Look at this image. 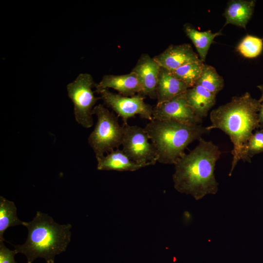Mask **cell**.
Returning a JSON list of instances; mask_svg holds the SVG:
<instances>
[{
    "mask_svg": "<svg viewBox=\"0 0 263 263\" xmlns=\"http://www.w3.org/2000/svg\"><path fill=\"white\" fill-rule=\"evenodd\" d=\"M236 49L244 57L255 58L258 56L263 51V40L257 37L248 35L242 39Z\"/></svg>",
    "mask_w": 263,
    "mask_h": 263,
    "instance_id": "44dd1931",
    "label": "cell"
},
{
    "mask_svg": "<svg viewBox=\"0 0 263 263\" xmlns=\"http://www.w3.org/2000/svg\"><path fill=\"white\" fill-rule=\"evenodd\" d=\"M17 210L13 202L0 197V242L5 241L3 234L7 228L18 225H23L24 222L18 218Z\"/></svg>",
    "mask_w": 263,
    "mask_h": 263,
    "instance_id": "ac0fdd59",
    "label": "cell"
},
{
    "mask_svg": "<svg viewBox=\"0 0 263 263\" xmlns=\"http://www.w3.org/2000/svg\"><path fill=\"white\" fill-rule=\"evenodd\" d=\"M54 263V262H48V263Z\"/></svg>",
    "mask_w": 263,
    "mask_h": 263,
    "instance_id": "484cf974",
    "label": "cell"
},
{
    "mask_svg": "<svg viewBox=\"0 0 263 263\" xmlns=\"http://www.w3.org/2000/svg\"><path fill=\"white\" fill-rule=\"evenodd\" d=\"M257 88L260 90L261 92V96L258 100L261 103H262L263 102V84L257 86Z\"/></svg>",
    "mask_w": 263,
    "mask_h": 263,
    "instance_id": "d4e9b609",
    "label": "cell"
},
{
    "mask_svg": "<svg viewBox=\"0 0 263 263\" xmlns=\"http://www.w3.org/2000/svg\"><path fill=\"white\" fill-rule=\"evenodd\" d=\"M17 254L15 250H11L0 242V263H17L15 260V255Z\"/></svg>",
    "mask_w": 263,
    "mask_h": 263,
    "instance_id": "603a6c76",
    "label": "cell"
},
{
    "mask_svg": "<svg viewBox=\"0 0 263 263\" xmlns=\"http://www.w3.org/2000/svg\"><path fill=\"white\" fill-rule=\"evenodd\" d=\"M184 31L195 47L200 59L205 61L214 39L221 35V32L212 33L211 30L200 31L188 24L184 26Z\"/></svg>",
    "mask_w": 263,
    "mask_h": 263,
    "instance_id": "e0dca14e",
    "label": "cell"
},
{
    "mask_svg": "<svg viewBox=\"0 0 263 263\" xmlns=\"http://www.w3.org/2000/svg\"><path fill=\"white\" fill-rule=\"evenodd\" d=\"M96 158L97 162V169L99 170L134 171L149 166L148 165L135 162L122 150L119 149Z\"/></svg>",
    "mask_w": 263,
    "mask_h": 263,
    "instance_id": "5bb4252c",
    "label": "cell"
},
{
    "mask_svg": "<svg viewBox=\"0 0 263 263\" xmlns=\"http://www.w3.org/2000/svg\"><path fill=\"white\" fill-rule=\"evenodd\" d=\"M196 147L175 163L173 181L178 192L199 200L218 190L214 171L221 151L212 141L201 137Z\"/></svg>",
    "mask_w": 263,
    "mask_h": 263,
    "instance_id": "7a4b0ae2",
    "label": "cell"
},
{
    "mask_svg": "<svg viewBox=\"0 0 263 263\" xmlns=\"http://www.w3.org/2000/svg\"><path fill=\"white\" fill-rule=\"evenodd\" d=\"M185 93L169 101L156 104L153 109V119L173 121L188 125L201 124L202 119L188 104Z\"/></svg>",
    "mask_w": 263,
    "mask_h": 263,
    "instance_id": "9c48e42d",
    "label": "cell"
},
{
    "mask_svg": "<svg viewBox=\"0 0 263 263\" xmlns=\"http://www.w3.org/2000/svg\"><path fill=\"white\" fill-rule=\"evenodd\" d=\"M23 225L28 229L26 240L14 247L17 253L26 257L27 263L39 258L46 263L54 262L55 257L64 252L71 241V224L60 225L40 211L37 212L31 221L24 222Z\"/></svg>",
    "mask_w": 263,
    "mask_h": 263,
    "instance_id": "3957f363",
    "label": "cell"
},
{
    "mask_svg": "<svg viewBox=\"0 0 263 263\" xmlns=\"http://www.w3.org/2000/svg\"><path fill=\"white\" fill-rule=\"evenodd\" d=\"M185 95L188 104L202 119L207 116L216 103V95L199 84L188 89Z\"/></svg>",
    "mask_w": 263,
    "mask_h": 263,
    "instance_id": "2e32d148",
    "label": "cell"
},
{
    "mask_svg": "<svg viewBox=\"0 0 263 263\" xmlns=\"http://www.w3.org/2000/svg\"><path fill=\"white\" fill-rule=\"evenodd\" d=\"M255 3L254 0H229L224 13L225 25L231 24L245 29L253 13Z\"/></svg>",
    "mask_w": 263,
    "mask_h": 263,
    "instance_id": "9a60e30c",
    "label": "cell"
},
{
    "mask_svg": "<svg viewBox=\"0 0 263 263\" xmlns=\"http://www.w3.org/2000/svg\"><path fill=\"white\" fill-rule=\"evenodd\" d=\"M196 84L202 86L216 95L223 90L225 83L223 77L217 73L214 67L205 64Z\"/></svg>",
    "mask_w": 263,
    "mask_h": 263,
    "instance_id": "d6986e66",
    "label": "cell"
},
{
    "mask_svg": "<svg viewBox=\"0 0 263 263\" xmlns=\"http://www.w3.org/2000/svg\"><path fill=\"white\" fill-rule=\"evenodd\" d=\"M153 58L160 67L171 72L186 64L200 59L188 43L170 45Z\"/></svg>",
    "mask_w": 263,
    "mask_h": 263,
    "instance_id": "8fae6325",
    "label": "cell"
},
{
    "mask_svg": "<svg viewBox=\"0 0 263 263\" xmlns=\"http://www.w3.org/2000/svg\"><path fill=\"white\" fill-rule=\"evenodd\" d=\"M144 128L156 150L157 162L174 165L185 154V150L190 143L210 131L201 124L188 125L153 119Z\"/></svg>",
    "mask_w": 263,
    "mask_h": 263,
    "instance_id": "277c9868",
    "label": "cell"
},
{
    "mask_svg": "<svg viewBox=\"0 0 263 263\" xmlns=\"http://www.w3.org/2000/svg\"><path fill=\"white\" fill-rule=\"evenodd\" d=\"M98 93L104 103L121 118L123 125L128 124L129 119L137 114L150 121L153 119V108L145 102V97L141 94L126 96L112 93L108 89L101 90Z\"/></svg>",
    "mask_w": 263,
    "mask_h": 263,
    "instance_id": "ba28073f",
    "label": "cell"
},
{
    "mask_svg": "<svg viewBox=\"0 0 263 263\" xmlns=\"http://www.w3.org/2000/svg\"><path fill=\"white\" fill-rule=\"evenodd\" d=\"M262 105L248 92L232 97L230 102L213 110L210 113V131L218 129L227 134L233 144V156L229 176L238 162H251L247 155V145L253 131L260 127L258 113Z\"/></svg>",
    "mask_w": 263,
    "mask_h": 263,
    "instance_id": "6da1fadb",
    "label": "cell"
},
{
    "mask_svg": "<svg viewBox=\"0 0 263 263\" xmlns=\"http://www.w3.org/2000/svg\"><path fill=\"white\" fill-rule=\"evenodd\" d=\"M123 125L122 150L137 163L155 165L158 159L156 150L144 128L128 124Z\"/></svg>",
    "mask_w": 263,
    "mask_h": 263,
    "instance_id": "52a82bcc",
    "label": "cell"
},
{
    "mask_svg": "<svg viewBox=\"0 0 263 263\" xmlns=\"http://www.w3.org/2000/svg\"><path fill=\"white\" fill-rule=\"evenodd\" d=\"M204 64V62L200 59L186 64L171 71V73L175 77L190 88L196 84Z\"/></svg>",
    "mask_w": 263,
    "mask_h": 263,
    "instance_id": "ffe728a7",
    "label": "cell"
},
{
    "mask_svg": "<svg viewBox=\"0 0 263 263\" xmlns=\"http://www.w3.org/2000/svg\"><path fill=\"white\" fill-rule=\"evenodd\" d=\"M96 92L112 88L119 94L126 96H132L141 94L142 87L136 74L132 71L130 73L121 75H104L101 81L95 84Z\"/></svg>",
    "mask_w": 263,
    "mask_h": 263,
    "instance_id": "7c38bea8",
    "label": "cell"
},
{
    "mask_svg": "<svg viewBox=\"0 0 263 263\" xmlns=\"http://www.w3.org/2000/svg\"><path fill=\"white\" fill-rule=\"evenodd\" d=\"M247 152L250 159L255 154L263 152V128L252 134L247 143Z\"/></svg>",
    "mask_w": 263,
    "mask_h": 263,
    "instance_id": "7402d4cb",
    "label": "cell"
},
{
    "mask_svg": "<svg viewBox=\"0 0 263 263\" xmlns=\"http://www.w3.org/2000/svg\"><path fill=\"white\" fill-rule=\"evenodd\" d=\"M258 120L260 127L263 128V103L258 113Z\"/></svg>",
    "mask_w": 263,
    "mask_h": 263,
    "instance_id": "cb8c5ba5",
    "label": "cell"
},
{
    "mask_svg": "<svg viewBox=\"0 0 263 263\" xmlns=\"http://www.w3.org/2000/svg\"><path fill=\"white\" fill-rule=\"evenodd\" d=\"M95 84L91 75L82 73L67 86L68 96L74 105L75 119L85 128L93 126L94 108L100 98L95 97L92 90Z\"/></svg>",
    "mask_w": 263,
    "mask_h": 263,
    "instance_id": "8992f818",
    "label": "cell"
},
{
    "mask_svg": "<svg viewBox=\"0 0 263 263\" xmlns=\"http://www.w3.org/2000/svg\"><path fill=\"white\" fill-rule=\"evenodd\" d=\"M188 87L175 77L171 71L160 67L157 87V104L184 93Z\"/></svg>",
    "mask_w": 263,
    "mask_h": 263,
    "instance_id": "4fadbf2b",
    "label": "cell"
},
{
    "mask_svg": "<svg viewBox=\"0 0 263 263\" xmlns=\"http://www.w3.org/2000/svg\"><path fill=\"white\" fill-rule=\"evenodd\" d=\"M160 66L148 54H142L132 71L135 73L142 87L141 94L157 99L156 87Z\"/></svg>",
    "mask_w": 263,
    "mask_h": 263,
    "instance_id": "30bf717a",
    "label": "cell"
},
{
    "mask_svg": "<svg viewBox=\"0 0 263 263\" xmlns=\"http://www.w3.org/2000/svg\"><path fill=\"white\" fill-rule=\"evenodd\" d=\"M93 113L97 120L88 141L97 158L118 149L121 145L124 126L119 124L118 116L102 104L96 105Z\"/></svg>",
    "mask_w": 263,
    "mask_h": 263,
    "instance_id": "5b68a950",
    "label": "cell"
}]
</instances>
